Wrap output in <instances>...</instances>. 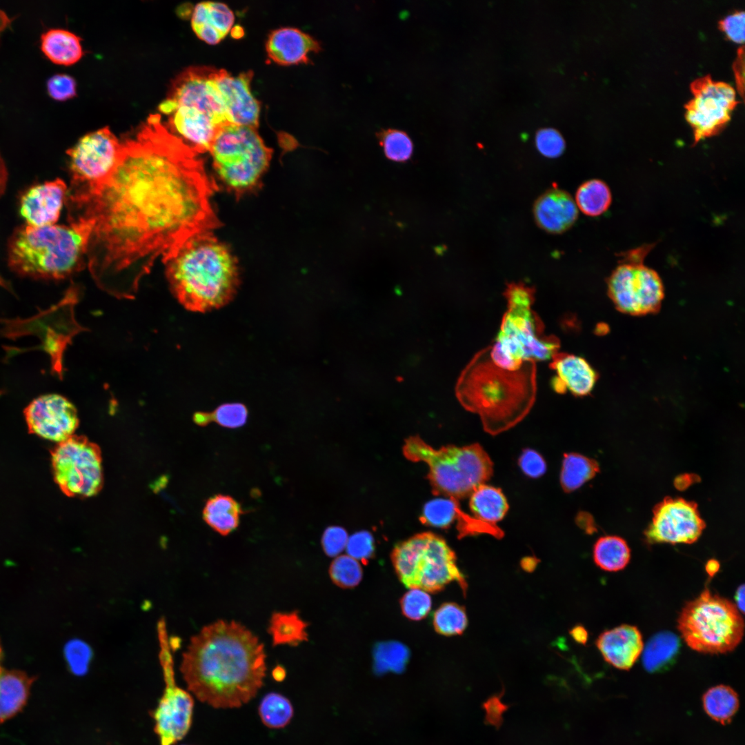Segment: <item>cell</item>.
Returning <instances> with one entry per match:
<instances>
[{"label": "cell", "mask_w": 745, "mask_h": 745, "mask_svg": "<svg viewBox=\"0 0 745 745\" xmlns=\"http://www.w3.org/2000/svg\"><path fill=\"white\" fill-rule=\"evenodd\" d=\"M433 623L435 630L441 635H461L468 625L466 610L454 602L444 603L435 611Z\"/></svg>", "instance_id": "74e56055"}, {"label": "cell", "mask_w": 745, "mask_h": 745, "mask_svg": "<svg viewBox=\"0 0 745 745\" xmlns=\"http://www.w3.org/2000/svg\"><path fill=\"white\" fill-rule=\"evenodd\" d=\"M72 175L70 194L86 192L103 183L116 168L121 143L108 127L90 132L67 150Z\"/></svg>", "instance_id": "9a60e30c"}, {"label": "cell", "mask_w": 745, "mask_h": 745, "mask_svg": "<svg viewBox=\"0 0 745 745\" xmlns=\"http://www.w3.org/2000/svg\"><path fill=\"white\" fill-rule=\"evenodd\" d=\"M252 75L251 71L234 76L215 69V81L230 124L258 127L260 105L250 90Z\"/></svg>", "instance_id": "d6986e66"}, {"label": "cell", "mask_w": 745, "mask_h": 745, "mask_svg": "<svg viewBox=\"0 0 745 745\" xmlns=\"http://www.w3.org/2000/svg\"><path fill=\"white\" fill-rule=\"evenodd\" d=\"M733 70L737 88L739 94L743 97L744 88V52L743 45L737 50V57L733 63Z\"/></svg>", "instance_id": "f5cc1de1"}, {"label": "cell", "mask_w": 745, "mask_h": 745, "mask_svg": "<svg viewBox=\"0 0 745 745\" xmlns=\"http://www.w3.org/2000/svg\"><path fill=\"white\" fill-rule=\"evenodd\" d=\"M348 542L346 531L340 527L328 528L321 538V545L325 553L330 557L339 555L346 546Z\"/></svg>", "instance_id": "681fc988"}, {"label": "cell", "mask_w": 745, "mask_h": 745, "mask_svg": "<svg viewBox=\"0 0 745 745\" xmlns=\"http://www.w3.org/2000/svg\"><path fill=\"white\" fill-rule=\"evenodd\" d=\"M165 689L153 712L154 730L161 745H174L188 733L192 720L194 700L177 686L174 676L172 644L165 624L157 626Z\"/></svg>", "instance_id": "5bb4252c"}, {"label": "cell", "mask_w": 745, "mask_h": 745, "mask_svg": "<svg viewBox=\"0 0 745 745\" xmlns=\"http://www.w3.org/2000/svg\"><path fill=\"white\" fill-rule=\"evenodd\" d=\"M744 585L742 584L738 586L735 594V605L742 614L744 613Z\"/></svg>", "instance_id": "db71d44e"}, {"label": "cell", "mask_w": 745, "mask_h": 745, "mask_svg": "<svg viewBox=\"0 0 745 745\" xmlns=\"http://www.w3.org/2000/svg\"><path fill=\"white\" fill-rule=\"evenodd\" d=\"M571 635L578 642L585 643L587 640L588 633L582 626H578L575 627L571 631Z\"/></svg>", "instance_id": "9f6ffc18"}, {"label": "cell", "mask_w": 745, "mask_h": 745, "mask_svg": "<svg viewBox=\"0 0 745 745\" xmlns=\"http://www.w3.org/2000/svg\"><path fill=\"white\" fill-rule=\"evenodd\" d=\"M374 668L377 673H399L409 658L408 648L400 642L390 641L377 644L373 652Z\"/></svg>", "instance_id": "8d00e7d4"}, {"label": "cell", "mask_w": 745, "mask_h": 745, "mask_svg": "<svg viewBox=\"0 0 745 745\" xmlns=\"http://www.w3.org/2000/svg\"><path fill=\"white\" fill-rule=\"evenodd\" d=\"M247 418V408L241 403L223 404L212 413L199 412L195 415V421L199 426H206L211 421H215L228 428H237L244 426Z\"/></svg>", "instance_id": "f35d334b"}, {"label": "cell", "mask_w": 745, "mask_h": 745, "mask_svg": "<svg viewBox=\"0 0 745 745\" xmlns=\"http://www.w3.org/2000/svg\"><path fill=\"white\" fill-rule=\"evenodd\" d=\"M209 152L217 178L237 196L258 185L272 157L256 128L235 124L218 131Z\"/></svg>", "instance_id": "30bf717a"}, {"label": "cell", "mask_w": 745, "mask_h": 745, "mask_svg": "<svg viewBox=\"0 0 745 745\" xmlns=\"http://www.w3.org/2000/svg\"><path fill=\"white\" fill-rule=\"evenodd\" d=\"M49 95L54 99L64 101L76 95L77 84L75 80L66 74H57L52 76L47 81Z\"/></svg>", "instance_id": "bcb514c9"}, {"label": "cell", "mask_w": 745, "mask_h": 745, "mask_svg": "<svg viewBox=\"0 0 745 745\" xmlns=\"http://www.w3.org/2000/svg\"><path fill=\"white\" fill-rule=\"evenodd\" d=\"M272 677L276 681H281L286 677L284 668L280 666H276L272 670Z\"/></svg>", "instance_id": "680465c9"}, {"label": "cell", "mask_w": 745, "mask_h": 745, "mask_svg": "<svg viewBox=\"0 0 745 745\" xmlns=\"http://www.w3.org/2000/svg\"><path fill=\"white\" fill-rule=\"evenodd\" d=\"M400 601L403 614L412 620H420L429 613L432 601L426 591L419 588H410Z\"/></svg>", "instance_id": "7bdbcfd3"}, {"label": "cell", "mask_w": 745, "mask_h": 745, "mask_svg": "<svg viewBox=\"0 0 745 745\" xmlns=\"http://www.w3.org/2000/svg\"><path fill=\"white\" fill-rule=\"evenodd\" d=\"M68 660L71 670L76 675H82L87 671L90 660V650L86 645L77 642L68 646Z\"/></svg>", "instance_id": "816d5d0a"}, {"label": "cell", "mask_w": 745, "mask_h": 745, "mask_svg": "<svg viewBox=\"0 0 745 745\" xmlns=\"http://www.w3.org/2000/svg\"><path fill=\"white\" fill-rule=\"evenodd\" d=\"M457 520L459 538L480 534H487L497 539H501L504 536L502 530L497 525L483 522L464 513L461 508L458 511Z\"/></svg>", "instance_id": "ee69618b"}, {"label": "cell", "mask_w": 745, "mask_h": 745, "mask_svg": "<svg viewBox=\"0 0 745 745\" xmlns=\"http://www.w3.org/2000/svg\"><path fill=\"white\" fill-rule=\"evenodd\" d=\"M391 559L399 579L407 588L437 593L455 582L466 593L468 584L455 552L433 533H419L398 544Z\"/></svg>", "instance_id": "9c48e42d"}, {"label": "cell", "mask_w": 745, "mask_h": 745, "mask_svg": "<svg viewBox=\"0 0 745 745\" xmlns=\"http://www.w3.org/2000/svg\"><path fill=\"white\" fill-rule=\"evenodd\" d=\"M234 20V14L227 5L202 1L193 10L191 25L200 39L208 44H217L228 33Z\"/></svg>", "instance_id": "d4e9b609"}, {"label": "cell", "mask_w": 745, "mask_h": 745, "mask_svg": "<svg viewBox=\"0 0 745 745\" xmlns=\"http://www.w3.org/2000/svg\"><path fill=\"white\" fill-rule=\"evenodd\" d=\"M691 90L693 97L684 106L685 117L693 128L695 145L719 133L739 101L731 85L714 81L710 75L695 79Z\"/></svg>", "instance_id": "2e32d148"}, {"label": "cell", "mask_w": 745, "mask_h": 745, "mask_svg": "<svg viewBox=\"0 0 745 745\" xmlns=\"http://www.w3.org/2000/svg\"><path fill=\"white\" fill-rule=\"evenodd\" d=\"M269 57L280 65H291L308 61L310 52L320 50L319 43L310 34L295 28H281L273 30L266 44Z\"/></svg>", "instance_id": "cb8c5ba5"}, {"label": "cell", "mask_w": 745, "mask_h": 745, "mask_svg": "<svg viewBox=\"0 0 745 745\" xmlns=\"http://www.w3.org/2000/svg\"><path fill=\"white\" fill-rule=\"evenodd\" d=\"M308 623L301 619L297 611L275 613L272 615L268 632L274 646L288 644L297 646L308 641Z\"/></svg>", "instance_id": "4dcf8cb0"}, {"label": "cell", "mask_w": 745, "mask_h": 745, "mask_svg": "<svg viewBox=\"0 0 745 745\" xmlns=\"http://www.w3.org/2000/svg\"><path fill=\"white\" fill-rule=\"evenodd\" d=\"M597 462L576 453H565L560 472V484L566 493L576 490L599 472Z\"/></svg>", "instance_id": "f546056e"}, {"label": "cell", "mask_w": 745, "mask_h": 745, "mask_svg": "<svg viewBox=\"0 0 745 745\" xmlns=\"http://www.w3.org/2000/svg\"><path fill=\"white\" fill-rule=\"evenodd\" d=\"M377 137L388 159L405 162L410 159L413 143L406 132L396 129L382 130L377 133Z\"/></svg>", "instance_id": "ab89813d"}, {"label": "cell", "mask_w": 745, "mask_h": 745, "mask_svg": "<svg viewBox=\"0 0 745 745\" xmlns=\"http://www.w3.org/2000/svg\"><path fill=\"white\" fill-rule=\"evenodd\" d=\"M93 228L94 221L81 215L68 225L19 226L8 242V266L22 277L65 279L83 268Z\"/></svg>", "instance_id": "5b68a950"}, {"label": "cell", "mask_w": 745, "mask_h": 745, "mask_svg": "<svg viewBox=\"0 0 745 745\" xmlns=\"http://www.w3.org/2000/svg\"><path fill=\"white\" fill-rule=\"evenodd\" d=\"M294 710L290 700L277 693H270L261 699L259 715L263 724L270 728H281L291 720Z\"/></svg>", "instance_id": "d590c367"}, {"label": "cell", "mask_w": 745, "mask_h": 745, "mask_svg": "<svg viewBox=\"0 0 745 745\" xmlns=\"http://www.w3.org/2000/svg\"><path fill=\"white\" fill-rule=\"evenodd\" d=\"M329 574L336 585L350 588L358 585L361 580L362 569L357 559L349 555H341L332 561Z\"/></svg>", "instance_id": "60d3db41"}, {"label": "cell", "mask_w": 745, "mask_h": 745, "mask_svg": "<svg viewBox=\"0 0 745 745\" xmlns=\"http://www.w3.org/2000/svg\"><path fill=\"white\" fill-rule=\"evenodd\" d=\"M8 181V171L5 162L0 154V197L4 193Z\"/></svg>", "instance_id": "11a10c76"}, {"label": "cell", "mask_w": 745, "mask_h": 745, "mask_svg": "<svg viewBox=\"0 0 745 745\" xmlns=\"http://www.w3.org/2000/svg\"><path fill=\"white\" fill-rule=\"evenodd\" d=\"M33 681L19 670L0 671V723L16 715L25 705Z\"/></svg>", "instance_id": "484cf974"}, {"label": "cell", "mask_w": 745, "mask_h": 745, "mask_svg": "<svg viewBox=\"0 0 745 745\" xmlns=\"http://www.w3.org/2000/svg\"><path fill=\"white\" fill-rule=\"evenodd\" d=\"M41 41L43 53L57 64L72 65L83 55L80 37L67 30L49 29L41 34Z\"/></svg>", "instance_id": "83f0119b"}, {"label": "cell", "mask_w": 745, "mask_h": 745, "mask_svg": "<svg viewBox=\"0 0 745 745\" xmlns=\"http://www.w3.org/2000/svg\"><path fill=\"white\" fill-rule=\"evenodd\" d=\"M469 506L474 517L492 525L501 521L509 508L501 490L486 484L479 486L470 495Z\"/></svg>", "instance_id": "f1b7e54d"}, {"label": "cell", "mask_w": 745, "mask_h": 745, "mask_svg": "<svg viewBox=\"0 0 745 745\" xmlns=\"http://www.w3.org/2000/svg\"><path fill=\"white\" fill-rule=\"evenodd\" d=\"M165 264L172 292L188 310L219 309L230 303L237 292V260L210 231L188 239Z\"/></svg>", "instance_id": "3957f363"}, {"label": "cell", "mask_w": 745, "mask_h": 745, "mask_svg": "<svg viewBox=\"0 0 745 745\" xmlns=\"http://www.w3.org/2000/svg\"><path fill=\"white\" fill-rule=\"evenodd\" d=\"M24 416L29 432L57 443L74 435L79 426L76 408L59 394L35 398L25 408Z\"/></svg>", "instance_id": "ac0fdd59"}, {"label": "cell", "mask_w": 745, "mask_h": 745, "mask_svg": "<svg viewBox=\"0 0 745 745\" xmlns=\"http://www.w3.org/2000/svg\"><path fill=\"white\" fill-rule=\"evenodd\" d=\"M66 195V184L61 179L29 188L19 201V212L25 224L32 227L55 224Z\"/></svg>", "instance_id": "ffe728a7"}, {"label": "cell", "mask_w": 745, "mask_h": 745, "mask_svg": "<svg viewBox=\"0 0 745 745\" xmlns=\"http://www.w3.org/2000/svg\"><path fill=\"white\" fill-rule=\"evenodd\" d=\"M535 146L543 156L557 158L564 152L566 144L563 137L557 130L548 128L537 131Z\"/></svg>", "instance_id": "f6af8a7d"}, {"label": "cell", "mask_w": 745, "mask_h": 745, "mask_svg": "<svg viewBox=\"0 0 745 745\" xmlns=\"http://www.w3.org/2000/svg\"><path fill=\"white\" fill-rule=\"evenodd\" d=\"M704 528L695 503L667 497L654 508L645 537L649 544H691L698 539Z\"/></svg>", "instance_id": "e0dca14e"}, {"label": "cell", "mask_w": 745, "mask_h": 745, "mask_svg": "<svg viewBox=\"0 0 745 745\" xmlns=\"http://www.w3.org/2000/svg\"><path fill=\"white\" fill-rule=\"evenodd\" d=\"M403 453L410 461L428 465L427 477L435 495L457 500L470 496L493 474V462L479 444L435 449L419 437L412 436L406 440Z\"/></svg>", "instance_id": "52a82bcc"}, {"label": "cell", "mask_w": 745, "mask_h": 745, "mask_svg": "<svg viewBox=\"0 0 745 745\" xmlns=\"http://www.w3.org/2000/svg\"><path fill=\"white\" fill-rule=\"evenodd\" d=\"M536 224L551 234H562L569 230L578 217V209L572 196L558 188H552L540 195L533 208Z\"/></svg>", "instance_id": "44dd1931"}, {"label": "cell", "mask_w": 745, "mask_h": 745, "mask_svg": "<svg viewBox=\"0 0 745 745\" xmlns=\"http://www.w3.org/2000/svg\"><path fill=\"white\" fill-rule=\"evenodd\" d=\"M263 644L243 624L219 619L204 626L183 654L180 670L188 689L216 708H237L264 684Z\"/></svg>", "instance_id": "7a4b0ae2"}, {"label": "cell", "mask_w": 745, "mask_h": 745, "mask_svg": "<svg viewBox=\"0 0 745 745\" xmlns=\"http://www.w3.org/2000/svg\"><path fill=\"white\" fill-rule=\"evenodd\" d=\"M596 646L606 662L621 670H628L642 653L644 642L635 626L622 624L603 632Z\"/></svg>", "instance_id": "7402d4cb"}, {"label": "cell", "mask_w": 745, "mask_h": 745, "mask_svg": "<svg viewBox=\"0 0 745 745\" xmlns=\"http://www.w3.org/2000/svg\"><path fill=\"white\" fill-rule=\"evenodd\" d=\"M705 569L707 574L713 577L719 571V563L715 559H710L706 562Z\"/></svg>", "instance_id": "6f0895ef"}, {"label": "cell", "mask_w": 745, "mask_h": 745, "mask_svg": "<svg viewBox=\"0 0 745 745\" xmlns=\"http://www.w3.org/2000/svg\"><path fill=\"white\" fill-rule=\"evenodd\" d=\"M198 155L152 114L121 143L103 183L69 195L77 215L94 221L87 257L101 289L132 297L156 259L165 264L188 239L219 226L210 202L217 187Z\"/></svg>", "instance_id": "6da1fadb"}, {"label": "cell", "mask_w": 745, "mask_h": 745, "mask_svg": "<svg viewBox=\"0 0 745 745\" xmlns=\"http://www.w3.org/2000/svg\"><path fill=\"white\" fill-rule=\"evenodd\" d=\"M519 466L526 476L538 478L546 471V463L544 457L536 450L526 448L519 457Z\"/></svg>", "instance_id": "c3c4849f"}, {"label": "cell", "mask_w": 745, "mask_h": 745, "mask_svg": "<svg viewBox=\"0 0 745 745\" xmlns=\"http://www.w3.org/2000/svg\"><path fill=\"white\" fill-rule=\"evenodd\" d=\"M459 508L454 498L435 499L425 506L423 519L431 526L447 527L457 519Z\"/></svg>", "instance_id": "b9f144b4"}, {"label": "cell", "mask_w": 745, "mask_h": 745, "mask_svg": "<svg viewBox=\"0 0 745 745\" xmlns=\"http://www.w3.org/2000/svg\"><path fill=\"white\" fill-rule=\"evenodd\" d=\"M534 294L535 289L524 283L507 285V310L495 343L488 348L490 360L500 368L517 370L527 361L552 359L557 352L558 339L544 335V325L531 308Z\"/></svg>", "instance_id": "8992f818"}, {"label": "cell", "mask_w": 745, "mask_h": 745, "mask_svg": "<svg viewBox=\"0 0 745 745\" xmlns=\"http://www.w3.org/2000/svg\"><path fill=\"white\" fill-rule=\"evenodd\" d=\"M1 659H2V649H1V644H0V671L1 670Z\"/></svg>", "instance_id": "91938a15"}, {"label": "cell", "mask_w": 745, "mask_h": 745, "mask_svg": "<svg viewBox=\"0 0 745 745\" xmlns=\"http://www.w3.org/2000/svg\"><path fill=\"white\" fill-rule=\"evenodd\" d=\"M706 713L720 723H728L739 707L737 693L731 687L719 685L708 689L703 696Z\"/></svg>", "instance_id": "e575fe53"}, {"label": "cell", "mask_w": 745, "mask_h": 745, "mask_svg": "<svg viewBox=\"0 0 745 745\" xmlns=\"http://www.w3.org/2000/svg\"><path fill=\"white\" fill-rule=\"evenodd\" d=\"M550 367L556 372L552 387L559 393L570 391L575 396L590 393L598 378L595 369L583 357L568 353H555Z\"/></svg>", "instance_id": "603a6c76"}, {"label": "cell", "mask_w": 745, "mask_h": 745, "mask_svg": "<svg viewBox=\"0 0 745 745\" xmlns=\"http://www.w3.org/2000/svg\"><path fill=\"white\" fill-rule=\"evenodd\" d=\"M630 559V550L626 541L619 537H602L594 545V562L599 568L606 571L615 572L624 569Z\"/></svg>", "instance_id": "1f68e13d"}, {"label": "cell", "mask_w": 745, "mask_h": 745, "mask_svg": "<svg viewBox=\"0 0 745 745\" xmlns=\"http://www.w3.org/2000/svg\"><path fill=\"white\" fill-rule=\"evenodd\" d=\"M679 647L678 637L669 631L660 632L653 636L643 649L642 662L649 672H655L669 662Z\"/></svg>", "instance_id": "836d02e7"}, {"label": "cell", "mask_w": 745, "mask_h": 745, "mask_svg": "<svg viewBox=\"0 0 745 745\" xmlns=\"http://www.w3.org/2000/svg\"><path fill=\"white\" fill-rule=\"evenodd\" d=\"M348 555L355 559L366 560L373 553V540L367 533H359L352 536L346 544Z\"/></svg>", "instance_id": "f907efd6"}, {"label": "cell", "mask_w": 745, "mask_h": 745, "mask_svg": "<svg viewBox=\"0 0 745 745\" xmlns=\"http://www.w3.org/2000/svg\"><path fill=\"white\" fill-rule=\"evenodd\" d=\"M719 28L726 34V37L737 43H743L744 41V12L736 10L722 19L719 23Z\"/></svg>", "instance_id": "7dc6e473"}, {"label": "cell", "mask_w": 745, "mask_h": 745, "mask_svg": "<svg viewBox=\"0 0 745 745\" xmlns=\"http://www.w3.org/2000/svg\"><path fill=\"white\" fill-rule=\"evenodd\" d=\"M677 628L691 649L706 654L733 651L742 642L744 622L729 599L706 587L686 603L677 619Z\"/></svg>", "instance_id": "ba28073f"}, {"label": "cell", "mask_w": 745, "mask_h": 745, "mask_svg": "<svg viewBox=\"0 0 745 745\" xmlns=\"http://www.w3.org/2000/svg\"><path fill=\"white\" fill-rule=\"evenodd\" d=\"M655 245L644 244L618 254L617 265L606 283L608 295L619 311L641 316L660 309L664 297L662 281L644 263Z\"/></svg>", "instance_id": "8fae6325"}, {"label": "cell", "mask_w": 745, "mask_h": 745, "mask_svg": "<svg viewBox=\"0 0 745 745\" xmlns=\"http://www.w3.org/2000/svg\"><path fill=\"white\" fill-rule=\"evenodd\" d=\"M99 447L86 437L72 435L58 443L51 452L54 481L67 496L89 497L103 486Z\"/></svg>", "instance_id": "4fadbf2b"}, {"label": "cell", "mask_w": 745, "mask_h": 745, "mask_svg": "<svg viewBox=\"0 0 745 745\" xmlns=\"http://www.w3.org/2000/svg\"><path fill=\"white\" fill-rule=\"evenodd\" d=\"M577 208L584 215L597 217L604 213L612 202L608 186L602 180L593 179L582 183L575 193Z\"/></svg>", "instance_id": "d6a6232c"}, {"label": "cell", "mask_w": 745, "mask_h": 745, "mask_svg": "<svg viewBox=\"0 0 745 745\" xmlns=\"http://www.w3.org/2000/svg\"><path fill=\"white\" fill-rule=\"evenodd\" d=\"M487 350L481 352L463 372L457 397L464 407L479 415L484 430L497 435L519 423L535 400L534 375H524L535 366L528 361L519 370L508 371L495 366Z\"/></svg>", "instance_id": "277c9868"}, {"label": "cell", "mask_w": 745, "mask_h": 745, "mask_svg": "<svg viewBox=\"0 0 745 745\" xmlns=\"http://www.w3.org/2000/svg\"><path fill=\"white\" fill-rule=\"evenodd\" d=\"M243 510L232 497L217 494L210 497L203 508L206 523L221 535H228L239 526Z\"/></svg>", "instance_id": "4316f807"}, {"label": "cell", "mask_w": 745, "mask_h": 745, "mask_svg": "<svg viewBox=\"0 0 745 745\" xmlns=\"http://www.w3.org/2000/svg\"><path fill=\"white\" fill-rule=\"evenodd\" d=\"M215 68L190 67L172 84L167 99L159 106L169 117L185 119L218 129L230 124L215 81Z\"/></svg>", "instance_id": "7c38bea8"}]
</instances>
